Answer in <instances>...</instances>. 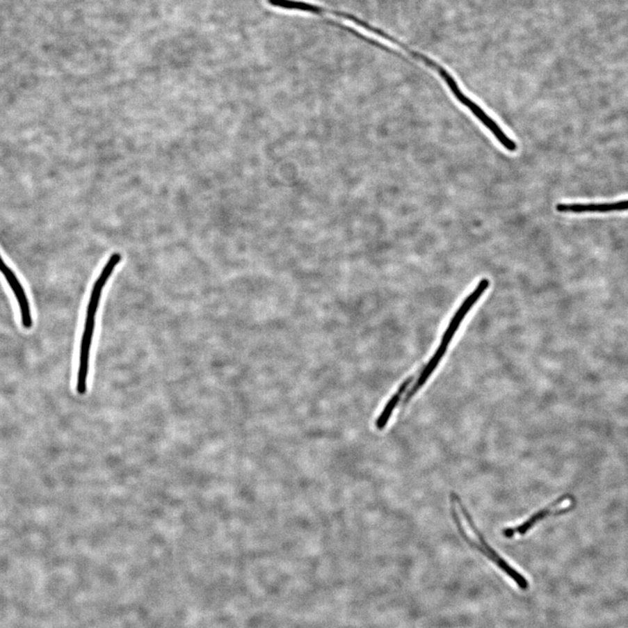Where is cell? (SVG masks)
Wrapping results in <instances>:
<instances>
[{
  "label": "cell",
  "mask_w": 628,
  "mask_h": 628,
  "mask_svg": "<svg viewBox=\"0 0 628 628\" xmlns=\"http://www.w3.org/2000/svg\"><path fill=\"white\" fill-rule=\"evenodd\" d=\"M451 499L453 520H454L456 526L458 527L459 533L462 535L463 540H465L467 543H469V545H472V547L476 548V550L481 552L482 554L485 555V557L493 562L497 567L502 570L508 577H510L515 583H516L518 588L523 590V591H526V590L529 588V583H528L526 577H524V576L520 574L516 570L511 567L503 558H501L500 556L497 554L494 549L490 547L488 543L485 541V538H483L478 528L476 527L474 522H473L472 517H470L469 511L467 510L465 506H463L462 500L459 499V497L456 495V494L452 493Z\"/></svg>",
  "instance_id": "obj_1"
},
{
  "label": "cell",
  "mask_w": 628,
  "mask_h": 628,
  "mask_svg": "<svg viewBox=\"0 0 628 628\" xmlns=\"http://www.w3.org/2000/svg\"><path fill=\"white\" fill-rule=\"evenodd\" d=\"M98 309L99 305H97L88 304L84 330L81 341L80 360H79L77 384V393L81 394V396H83V394L87 393L89 357H90V349L95 329V318Z\"/></svg>",
  "instance_id": "obj_2"
},
{
  "label": "cell",
  "mask_w": 628,
  "mask_h": 628,
  "mask_svg": "<svg viewBox=\"0 0 628 628\" xmlns=\"http://www.w3.org/2000/svg\"><path fill=\"white\" fill-rule=\"evenodd\" d=\"M575 503L574 497L571 495L562 496L551 504L550 506L533 515L529 520L524 522L520 526L514 528H507V529L504 530V536L510 538L514 537L515 535L526 534L531 528L536 526L538 522L545 520L548 516L567 513V511L575 506Z\"/></svg>",
  "instance_id": "obj_3"
},
{
  "label": "cell",
  "mask_w": 628,
  "mask_h": 628,
  "mask_svg": "<svg viewBox=\"0 0 628 628\" xmlns=\"http://www.w3.org/2000/svg\"><path fill=\"white\" fill-rule=\"evenodd\" d=\"M489 286L490 281L488 280L483 279L480 281L476 289L470 293L468 298H466V300L463 301L461 307H460L458 312H456L455 316L452 318L451 323H449L444 336H442V342L449 345V343H451V339L454 337L456 331L458 330L460 325L462 324L463 319L465 318L466 314H468L473 305L478 302L480 297L482 296Z\"/></svg>",
  "instance_id": "obj_4"
},
{
  "label": "cell",
  "mask_w": 628,
  "mask_h": 628,
  "mask_svg": "<svg viewBox=\"0 0 628 628\" xmlns=\"http://www.w3.org/2000/svg\"><path fill=\"white\" fill-rule=\"evenodd\" d=\"M556 209L561 214H607L628 211V200L609 204H559L556 206Z\"/></svg>",
  "instance_id": "obj_5"
},
{
  "label": "cell",
  "mask_w": 628,
  "mask_h": 628,
  "mask_svg": "<svg viewBox=\"0 0 628 628\" xmlns=\"http://www.w3.org/2000/svg\"><path fill=\"white\" fill-rule=\"evenodd\" d=\"M2 273L3 275H4L6 280L8 281L13 294H15L17 302H18L20 319H22L23 327L26 329H30L33 325V317L32 312H31L29 298H27L25 289H24L22 283L19 282L15 273H13V271L10 269L9 267Z\"/></svg>",
  "instance_id": "obj_6"
},
{
  "label": "cell",
  "mask_w": 628,
  "mask_h": 628,
  "mask_svg": "<svg viewBox=\"0 0 628 628\" xmlns=\"http://www.w3.org/2000/svg\"><path fill=\"white\" fill-rule=\"evenodd\" d=\"M413 380L414 376L408 377V378L405 380L403 384H401L399 389H398V390L396 391V393L390 398V400L389 401H387L386 407L384 408L382 414H380L378 419H377L376 423V427L377 430H384V428H385L387 423H389L391 415H392L394 410H396V408L397 407L398 403H399L401 397H403L405 392H407L408 387H410Z\"/></svg>",
  "instance_id": "obj_7"
},
{
  "label": "cell",
  "mask_w": 628,
  "mask_h": 628,
  "mask_svg": "<svg viewBox=\"0 0 628 628\" xmlns=\"http://www.w3.org/2000/svg\"><path fill=\"white\" fill-rule=\"evenodd\" d=\"M8 268V266L6 265L5 261L3 260L1 255H0V272L4 273Z\"/></svg>",
  "instance_id": "obj_8"
},
{
  "label": "cell",
  "mask_w": 628,
  "mask_h": 628,
  "mask_svg": "<svg viewBox=\"0 0 628 628\" xmlns=\"http://www.w3.org/2000/svg\"><path fill=\"white\" fill-rule=\"evenodd\" d=\"M414 51H415V53H417V48H415ZM419 56H420V54H419ZM421 57H423V56H421ZM423 58H424V57H423ZM424 61H425V60H424ZM425 66H426V61H425Z\"/></svg>",
  "instance_id": "obj_9"
}]
</instances>
